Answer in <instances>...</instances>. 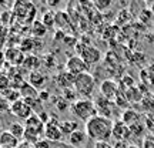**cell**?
<instances>
[{
	"label": "cell",
	"instance_id": "f546056e",
	"mask_svg": "<svg viewBox=\"0 0 154 148\" xmlns=\"http://www.w3.org/2000/svg\"><path fill=\"white\" fill-rule=\"evenodd\" d=\"M5 61H6V57H5V54L0 51V68L3 67V64H5Z\"/></svg>",
	"mask_w": 154,
	"mask_h": 148
},
{
	"label": "cell",
	"instance_id": "5b68a950",
	"mask_svg": "<svg viewBox=\"0 0 154 148\" xmlns=\"http://www.w3.org/2000/svg\"><path fill=\"white\" fill-rule=\"evenodd\" d=\"M10 113L14 115L16 118L23 120V121L29 120V118L34 114L33 108L29 105V103L26 100H23V98L17 100L16 103H13V104L10 105Z\"/></svg>",
	"mask_w": 154,
	"mask_h": 148
},
{
	"label": "cell",
	"instance_id": "83f0119b",
	"mask_svg": "<svg viewBox=\"0 0 154 148\" xmlns=\"http://www.w3.org/2000/svg\"><path fill=\"white\" fill-rule=\"evenodd\" d=\"M17 148H34V145L27 143V141H20V144L17 145Z\"/></svg>",
	"mask_w": 154,
	"mask_h": 148
},
{
	"label": "cell",
	"instance_id": "3957f363",
	"mask_svg": "<svg viewBox=\"0 0 154 148\" xmlns=\"http://www.w3.org/2000/svg\"><path fill=\"white\" fill-rule=\"evenodd\" d=\"M72 111L73 114L82 118L87 122L91 117L97 115V111H96V105H94V101L91 98H79L77 101H74L72 104Z\"/></svg>",
	"mask_w": 154,
	"mask_h": 148
},
{
	"label": "cell",
	"instance_id": "ffe728a7",
	"mask_svg": "<svg viewBox=\"0 0 154 148\" xmlns=\"http://www.w3.org/2000/svg\"><path fill=\"white\" fill-rule=\"evenodd\" d=\"M138 114L136 113V111L133 110H126L124 111V114H123V117H121V121L126 124L127 127L133 125V124H136V122H138Z\"/></svg>",
	"mask_w": 154,
	"mask_h": 148
},
{
	"label": "cell",
	"instance_id": "e0dca14e",
	"mask_svg": "<svg viewBox=\"0 0 154 148\" xmlns=\"http://www.w3.org/2000/svg\"><path fill=\"white\" fill-rule=\"evenodd\" d=\"M57 84L60 86L61 88L67 90L69 87H73L74 86V77L67 71H63L57 76Z\"/></svg>",
	"mask_w": 154,
	"mask_h": 148
},
{
	"label": "cell",
	"instance_id": "4316f807",
	"mask_svg": "<svg viewBox=\"0 0 154 148\" xmlns=\"http://www.w3.org/2000/svg\"><path fill=\"white\" fill-rule=\"evenodd\" d=\"M94 148H114V145L106 141H100V143H94Z\"/></svg>",
	"mask_w": 154,
	"mask_h": 148
},
{
	"label": "cell",
	"instance_id": "d4e9b609",
	"mask_svg": "<svg viewBox=\"0 0 154 148\" xmlns=\"http://www.w3.org/2000/svg\"><path fill=\"white\" fill-rule=\"evenodd\" d=\"M34 148H54V143L46 140V138H42L40 141L34 144Z\"/></svg>",
	"mask_w": 154,
	"mask_h": 148
},
{
	"label": "cell",
	"instance_id": "4fadbf2b",
	"mask_svg": "<svg viewBox=\"0 0 154 148\" xmlns=\"http://www.w3.org/2000/svg\"><path fill=\"white\" fill-rule=\"evenodd\" d=\"M20 144V140H17L10 131H2L0 132V147L3 148H17Z\"/></svg>",
	"mask_w": 154,
	"mask_h": 148
},
{
	"label": "cell",
	"instance_id": "f1b7e54d",
	"mask_svg": "<svg viewBox=\"0 0 154 148\" xmlns=\"http://www.w3.org/2000/svg\"><path fill=\"white\" fill-rule=\"evenodd\" d=\"M114 148H128V145H127L126 143H116Z\"/></svg>",
	"mask_w": 154,
	"mask_h": 148
},
{
	"label": "cell",
	"instance_id": "2e32d148",
	"mask_svg": "<svg viewBox=\"0 0 154 148\" xmlns=\"http://www.w3.org/2000/svg\"><path fill=\"white\" fill-rule=\"evenodd\" d=\"M60 130H61V134L63 137H70L73 132L79 130V122L77 121H61L60 122Z\"/></svg>",
	"mask_w": 154,
	"mask_h": 148
},
{
	"label": "cell",
	"instance_id": "cb8c5ba5",
	"mask_svg": "<svg viewBox=\"0 0 154 148\" xmlns=\"http://www.w3.org/2000/svg\"><path fill=\"white\" fill-rule=\"evenodd\" d=\"M46 30H47V27H46L42 22H34L33 23V33H34V36H44Z\"/></svg>",
	"mask_w": 154,
	"mask_h": 148
},
{
	"label": "cell",
	"instance_id": "7402d4cb",
	"mask_svg": "<svg viewBox=\"0 0 154 148\" xmlns=\"http://www.w3.org/2000/svg\"><path fill=\"white\" fill-rule=\"evenodd\" d=\"M56 23V14H53L51 11H47V14H44L43 17V24L47 29H51Z\"/></svg>",
	"mask_w": 154,
	"mask_h": 148
},
{
	"label": "cell",
	"instance_id": "7c38bea8",
	"mask_svg": "<svg viewBox=\"0 0 154 148\" xmlns=\"http://www.w3.org/2000/svg\"><path fill=\"white\" fill-rule=\"evenodd\" d=\"M128 135H130L128 127L121 120L114 121V125H113V138L116 140V143H126Z\"/></svg>",
	"mask_w": 154,
	"mask_h": 148
},
{
	"label": "cell",
	"instance_id": "9c48e42d",
	"mask_svg": "<svg viewBox=\"0 0 154 148\" xmlns=\"http://www.w3.org/2000/svg\"><path fill=\"white\" fill-rule=\"evenodd\" d=\"M24 127L27 131H32L34 134H37L38 137H44V128H46V124L40 120V117L37 114H33L29 120L24 121Z\"/></svg>",
	"mask_w": 154,
	"mask_h": 148
},
{
	"label": "cell",
	"instance_id": "d6a6232c",
	"mask_svg": "<svg viewBox=\"0 0 154 148\" xmlns=\"http://www.w3.org/2000/svg\"><path fill=\"white\" fill-rule=\"evenodd\" d=\"M151 11H153V13H154V3H153V5H151Z\"/></svg>",
	"mask_w": 154,
	"mask_h": 148
},
{
	"label": "cell",
	"instance_id": "5bb4252c",
	"mask_svg": "<svg viewBox=\"0 0 154 148\" xmlns=\"http://www.w3.org/2000/svg\"><path fill=\"white\" fill-rule=\"evenodd\" d=\"M19 91H20V95H22L23 100L37 98L38 93H40V91H37V88H34L33 86H32V84H29V83H24Z\"/></svg>",
	"mask_w": 154,
	"mask_h": 148
},
{
	"label": "cell",
	"instance_id": "e575fe53",
	"mask_svg": "<svg viewBox=\"0 0 154 148\" xmlns=\"http://www.w3.org/2000/svg\"><path fill=\"white\" fill-rule=\"evenodd\" d=\"M0 132H2V131H0Z\"/></svg>",
	"mask_w": 154,
	"mask_h": 148
},
{
	"label": "cell",
	"instance_id": "6da1fadb",
	"mask_svg": "<svg viewBox=\"0 0 154 148\" xmlns=\"http://www.w3.org/2000/svg\"><path fill=\"white\" fill-rule=\"evenodd\" d=\"M113 125H114V121L111 118L97 114L86 122L84 130L87 132L88 140H91L94 143H100V141L109 143V140L113 138Z\"/></svg>",
	"mask_w": 154,
	"mask_h": 148
},
{
	"label": "cell",
	"instance_id": "44dd1931",
	"mask_svg": "<svg viewBox=\"0 0 154 148\" xmlns=\"http://www.w3.org/2000/svg\"><path fill=\"white\" fill-rule=\"evenodd\" d=\"M128 130H130V135H134V137L143 135L144 134V125L143 124H140V122H136V124L130 125L128 127Z\"/></svg>",
	"mask_w": 154,
	"mask_h": 148
},
{
	"label": "cell",
	"instance_id": "9a60e30c",
	"mask_svg": "<svg viewBox=\"0 0 154 148\" xmlns=\"http://www.w3.org/2000/svg\"><path fill=\"white\" fill-rule=\"evenodd\" d=\"M5 57H6V60L7 61H10L11 64H16V66L24 61L22 50H19V49H9L5 53Z\"/></svg>",
	"mask_w": 154,
	"mask_h": 148
},
{
	"label": "cell",
	"instance_id": "484cf974",
	"mask_svg": "<svg viewBox=\"0 0 154 148\" xmlns=\"http://www.w3.org/2000/svg\"><path fill=\"white\" fill-rule=\"evenodd\" d=\"M143 148H154V134H147L143 138Z\"/></svg>",
	"mask_w": 154,
	"mask_h": 148
},
{
	"label": "cell",
	"instance_id": "52a82bcc",
	"mask_svg": "<svg viewBox=\"0 0 154 148\" xmlns=\"http://www.w3.org/2000/svg\"><path fill=\"white\" fill-rule=\"evenodd\" d=\"M79 56L86 61V64L88 67L93 66V64H97L101 60V51L97 47H94V46H84Z\"/></svg>",
	"mask_w": 154,
	"mask_h": 148
},
{
	"label": "cell",
	"instance_id": "ba28073f",
	"mask_svg": "<svg viewBox=\"0 0 154 148\" xmlns=\"http://www.w3.org/2000/svg\"><path fill=\"white\" fill-rule=\"evenodd\" d=\"M94 105H96V111L99 115H103V117H107L110 118L111 113H113V107H114V103L111 100H107L106 97L100 95V97H96L93 100Z\"/></svg>",
	"mask_w": 154,
	"mask_h": 148
},
{
	"label": "cell",
	"instance_id": "7a4b0ae2",
	"mask_svg": "<svg viewBox=\"0 0 154 148\" xmlns=\"http://www.w3.org/2000/svg\"><path fill=\"white\" fill-rule=\"evenodd\" d=\"M94 87H96V80L90 73H83L80 76L74 77L73 88L82 98H90L94 93Z\"/></svg>",
	"mask_w": 154,
	"mask_h": 148
},
{
	"label": "cell",
	"instance_id": "30bf717a",
	"mask_svg": "<svg viewBox=\"0 0 154 148\" xmlns=\"http://www.w3.org/2000/svg\"><path fill=\"white\" fill-rule=\"evenodd\" d=\"M100 93H101L103 97L113 101L119 95V86L113 80H104V81L100 84Z\"/></svg>",
	"mask_w": 154,
	"mask_h": 148
},
{
	"label": "cell",
	"instance_id": "836d02e7",
	"mask_svg": "<svg viewBox=\"0 0 154 148\" xmlns=\"http://www.w3.org/2000/svg\"><path fill=\"white\" fill-rule=\"evenodd\" d=\"M0 148H3V147H0Z\"/></svg>",
	"mask_w": 154,
	"mask_h": 148
},
{
	"label": "cell",
	"instance_id": "d6986e66",
	"mask_svg": "<svg viewBox=\"0 0 154 148\" xmlns=\"http://www.w3.org/2000/svg\"><path fill=\"white\" fill-rule=\"evenodd\" d=\"M7 131H10L11 134H13V135L17 138V140L23 141V137H24V131H26V127H24V124H22V122H11Z\"/></svg>",
	"mask_w": 154,
	"mask_h": 148
},
{
	"label": "cell",
	"instance_id": "8fae6325",
	"mask_svg": "<svg viewBox=\"0 0 154 148\" xmlns=\"http://www.w3.org/2000/svg\"><path fill=\"white\" fill-rule=\"evenodd\" d=\"M67 140H69V145L73 148H84L88 143L87 132H86V130H82V128L74 131Z\"/></svg>",
	"mask_w": 154,
	"mask_h": 148
},
{
	"label": "cell",
	"instance_id": "1f68e13d",
	"mask_svg": "<svg viewBox=\"0 0 154 148\" xmlns=\"http://www.w3.org/2000/svg\"><path fill=\"white\" fill-rule=\"evenodd\" d=\"M128 148H138V147H136V145H128Z\"/></svg>",
	"mask_w": 154,
	"mask_h": 148
},
{
	"label": "cell",
	"instance_id": "ac0fdd59",
	"mask_svg": "<svg viewBox=\"0 0 154 148\" xmlns=\"http://www.w3.org/2000/svg\"><path fill=\"white\" fill-rule=\"evenodd\" d=\"M29 84H32L34 88H42L46 84V76H43L42 73L33 71L29 77Z\"/></svg>",
	"mask_w": 154,
	"mask_h": 148
},
{
	"label": "cell",
	"instance_id": "4dcf8cb0",
	"mask_svg": "<svg viewBox=\"0 0 154 148\" xmlns=\"http://www.w3.org/2000/svg\"><path fill=\"white\" fill-rule=\"evenodd\" d=\"M84 148H94V141H91V140H88L87 145H86Z\"/></svg>",
	"mask_w": 154,
	"mask_h": 148
},
{
	"label": "cell",
	"instance_id": "603a6c76",
	"mask_svg": "<svg viewBox=\"0 0 154 148\" xmlns=\"http://www.w3.org/2000/svg\"><path fill=\"white\" fill-rule=\"evenodd\" d=\"M111 5H113V3H111V0H94V2H93V6L97 9V10H100V11L109 9Z\"/></svg>",
	"mask_w": 154,
	"mask_h": 148
},
{
	"label": "cell",
	"instance_id": "8992f818",
	"mask_svg": "<svg viewBox=\"0 0 154 148\" xmlns=\"http://www.w3.org/2000/svg\"><path fill=\"white\" fill-rule=\"evenodd\" d=\"M66 71L70 73L73 77H77L83 73H88V66L80 56H73L66 61Z\"/></svg>",
	"mask_w": 154,
	"mask_h": 148
},
{
	"label": "cell",
	"instance_id": "277c9868",
	"mask_svg": "<svg viewBox=\"0 0 154 148\" xmlns=\"http://www.w3.org/2000/svg\"><path fill=\"white\" fill-rule=\"evenodd\" d=\"M44 138L49 140V141H54V143H59L63 140V134H61L60 130V121L57 120L54 115H50V120L46 122Z\"/></svg>",
	"mask_w": 154,
	"mask_h": 148
}]
</instances>
